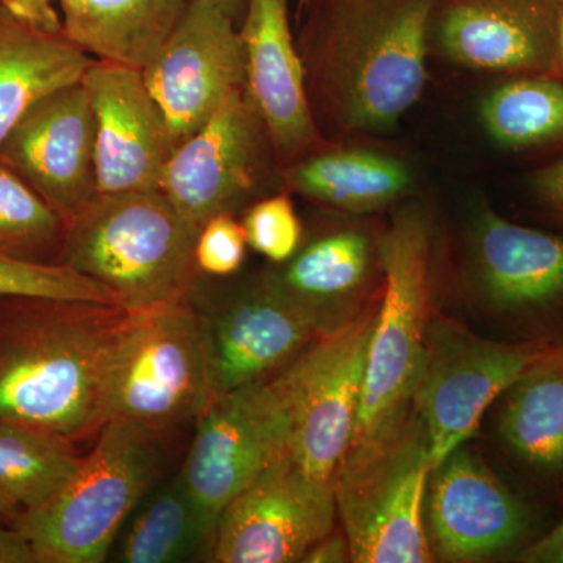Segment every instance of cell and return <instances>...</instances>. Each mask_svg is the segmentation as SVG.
<instances>
[{"label": "cell", "mask_w": 563, "mask_h": 563, "mask_svg": "<svg viewBox=\"0 0 563 563\" xmlns=\"http://www.w3.org/2000/svg\"><path fill=\"white\" fill-rule=\"evenodd\" d=\"M432 29L446 57L465 68L555 74L554 0H440Z\"/></svg>", "instance_id": "19"}, {"label": "cell", "mask_w": 563, "mask_h": 563, "mask_svg": "<svg viewBox=\"0 0 563 563\" xmlns=\"http://www.w3.org/2000/svg\"><path fill=\"white\" fill-rule=\"evenodd\" d=\"M81 84L95 113L99 195L161 190L174 144L143 70L96 60Z\"/></svg>", "instance_id": "18"}, {"label": "cell", "mask_w": 563, "mask_h": 563, "mask_svg": "<svg viewBox=\"0 0 563 563\" xmlns=\"http://www.w3.org/2000/svg\"><path fill=\"white\" fill-rule=\"evenodd\" d=\"M307 2H309V0H298V16L301 14V11L306 9Z\"/></svg>", "instance_id": "41"}, {"label": "cell", "mask_w": 563, "mask_h": 563, "mask_svg": "<svg viewBox=\"0 0 563 563\" xmlns=\"http://www.w3.org/2000/svg\"><path fill=\"white\" fill-rule=\"evenodd\" d=\"M143 77L165 114L176 150L244 87L239 24L213 0H190Z\"/></svg>", "instance_id": "13"}, {"label": "cell", "mask_w": 563, "mask_h": 563, "mask_svg": "<svg viewBox=\"0 0 563 563\" xmlns=\"http://www.w3.org/2000/svg\"><path fill=\"white\" fill-rule=\"evenodd\" d=\"M377 306L318 335L280 369L290 399L288 454L313 479L333 484L350 450L361 407Z\"/></svg>", "instance_id": "9"}, {"label": "cell", "mask_w": 563, "mask_h": 563, "mask_svg": "<svg viewBox=\"0 0 563 563\" xmlns=\"http://www.w3.org/2000/svg\"><path fill=\"white\" fill-rule=\"evenodd\" d=\"M73 440L0 421V488L21 510L51 499L79 470Z\"/></svg>", "instance_id": "28"}, {"label": "cell", "mask_w": 563, "mask_h": 563, "mask_svg": "<svg viewBox=\"0 0 563 563\" xmlns=\"http://www.w3.org/2000/svg\"><path fill=\"white\" fill-rule=\"evenodd\" d=\"M276 161L265 125L246 88L233 91L198 132L169 155L161 191L198 225L233 213L265 188Z\"/></svg>", "instance_id": "11"}, {"label": "cell", "mask_w": 563, "mask_h": 563, "mask_svg": "<svg viewBox=\"0 0 563 563\" xmlns=\"http://www.w3.org/2000/svg\"><path fill=\"white\" fill-rule=\"evenodd\" d=\"M221 7L236 24L242 21L244 9H246V0H213Z\"/></svg>", "instance_id": "40"}, {"label": "cell", "mask_w": 563, "mask_h": 563, "mask_svg": "<svg viewBox=\"0 0 563 563\" xmlns=\"http://www.w3.org/2000/svg\"><path fill=\"white\" fill-rule=\"evenodd\" d=\"M96 435L68 483L11 523L38 563L109 561L133 510L161 481L168 437L117 418L103 422Z\"/></svg>", "instance_id": "4"}, {"label": "cell", "mask_w": 563, "mask_h": 563, "mask_svg": "<svg viewBox=\"0 0 563 563\" xmlns=\"http://www.w3.org/2000/svg\"><path fill=\"white\" fill-rule=\"evenodd\" d=\"M52 2H54V0H52Z\"/></svg>", "instance_id": "42"}, {"label": "cell", "mask_w": 563, "mask_h": 563, "mask_svg": "<svg viewBox=\"0 0 563 563\" xmlns=\"http://www.w3.org/2000/svg\"><path fill=\"white\" fill-rule=\"evenodd\" d=\"M481 121L501 150L563 146V79L558 74H517L481 103Z\"/></svg>", "instance_id": "27"}, {"label": "cell", "mask_w": 563, "mask_h": 563, "mask_svg": "<svg viewBox=\"0 0 563 563\" xmlns=\"http://www.w3.org/2000/svg\"><path fill=\"white\" fill-rule=\"evenodd\" d=\"M352 562L350 542L344 531L333 529L322 537L303 555L302 563H344Z\"/></svg>", "instance_id": "36"}, {"label": "cell", "mask_w": 563, "mask_h": 563, "mask_svg": "<svg viewBox=\"0 0 563 563\" xmlns=\"http://www.w3.org/2000/svg\"><path fill=\"white\" fill-rule=\"evenodd\" d=\"M66 224L49 203L0 162V252L21 261L63 258ZM63 263V262H62Z\"/></svg>", "instance_id": "29"}, {"label": "cell", "mask_w": 563, "mask_h": 563, "mask_svg": "<svg viewBox=\"0 0 563 563\" xmlns=\"http://www.w3.org/2000/svg\"><path fill=\"white\" fill-rule=\"evenodd\" d=\"M518 562L525 563H563V520L550 532L526 547L518 554Z\"/></svg>", "instance_id": "35"}, {"label": "cell", "mask_w": 563, "mask_h": 563, "mask_svg": "<svg viewBox=\"0 0 563 563\" xmlns=\"http://www.w3.org/2000/svg\"><path fill=\"white\" fill-rule=\"evenodd\" d=\"M20 512L21 507L18 506V503L0 488V525L13 523Z\"/></svg>", "instance_id": "39"}, {"label": "cell", "mask_w": 563, "mask_h": 563, "mask_svg": "<svg viewBox=\"0 0 563 563\" xmlns=\"http://www.w3.org/2000/svg\"><path fill=\"white\" fill-rule=\"evenodd\" d=\"M18 20L40 31L62 33V18L52 5V0H0Z\"/></svg>", "instance_id": "34"}, {"label": "cell", "mask_w": 563, "mask_h": 563, "mask_svg": "<svg viewBox=\"0 0 563 563\" xmlns=\"http://www.w3.org/2000/svg\"><path fill=\"white\" fill-rule=\"evenodd\" d=\"M0 162L27 181L65 224L95 201L96 121L81 80L36 102L0 144Z\"/></svg>", "instance_id": "14"}, {"label": "cell", "mask_w": 563, "mask_h": 563, "mask_svg": "<svg viewBox=\"0 0 563 563\" xmlns=\"http://www.w3.org/2000/svg\"><path fill=\"white\" fill-rule=\"evenodd\" d=\"M128 317L114 303L0 298V421L73 442L98 433Z\"/></svg>", "instance_id": "2"}, {"label": "cell", "mask_w": 563, "mask_h": 563, "mask_svg": "<svg viewBox=\"0 0 563 563\" xmlns=\"http://www.w3.org/2000/svg\"><path fill=\"white\" fill-rule=\"evenodd\" d=\"M532 190L542 207L563 222V155L533 174Z\"/></svg>", "instance_id": "33"}, {"label": "cell", "mask_w": 563, "mask_h": 563, "mask_svg": "<svg viewBox=\"0 0 563 563\" xmlns=\"http://www.w3.org/2000/svg\"><path fill=\"white\" fill-rule=\"evenodd\" d=\"M426 523L435 561L481 562L509 553L523 542L531 529V514L462 444L432 470Z\"/></svg>", "instance_id": "15"}, {"label": "cell", "mask_w": 563, "mask_h": 563, "mask_svg": "<svg viewBox=\"0 0 563 563\" xmlns=\"http://www.w3.org/2000/svg\"><path fill=\"white\" fill-rule=\"evenodd\" d=\"M440 0H309L298 49L320 131H391L428 84Z\"/></svg>", "instance_id": "1"}, {"label": "cell", "mask_w": 563, "mask_h": 563, "mask_svg": "<svg viewBox=\"0 0 563 563\" xmlns=\"http://www.w3.org/2000/svg\"><path fill=\"white\" fill-rule=\"evenodd\" d=\"M498 431L533 472L563 476L562 344H550L503 393Z\"/></svg>", "instance_id": "25"}, {"label": "cell", "mask_w": 563, "mask_h": 563, "mask_svg": "<svg viewBox=\"0 0 563 563\" xmlns=\"http://www.w3.org/2000/svg\"><path fill=\"white\" fill-rule=\"evenodd\" d=\"M240 38L246 88L282 169L324 147L290 24V0H246Z\"/></svg>", "instance_id": "16"}, {"label": "cell", "mask_w": 563, "mask_h": 563, "mask_svg": "<svg viewBox=\"0 0 563 563\" xmlns=\"http://www.w3.org/2000/svg\"><path fill=\"white\" fill-rule=\"evenodd\" d=\"M384 274L352 443L374 435L412 406L424 362L433 285L432 225L404 209L377 240Z\"/></svg>", "instance_id": "6"}, {"label": "cell", "mask_w": 563, "mask_h": 563, "mask_svg": "<svg viewBox=\"0 0 563 563\" xmlns=\"http://www.w3.org/2000/svg\"><path fill=\"white\" fill-rule=\"evenodd\" d=\"M280 179L331 209L369 213L401 199L413 185V174L399 158L368 150H322L282 169Z\"/></svg>", "instance_id": "24"}, {"label": "cell", "mask_w": 563, "mask_h": 563, "mask_svg": "<svg viewBox=\"0 0 563 563\" xmlns=\"http://www.w3.org/2000/svg\"><path fill=\"white\" fill-rule=\"evenodd\" d=\"M198 235L161 190L99 195L66 224L62 262L125 312H147L191 298Z\"/></svg>", "instance_id": "3"}, {"label": "cell", "mask_w": 563, "mask_h": 563, "mask_svg": "<svg viewBox=\"0 0 563 563\" xmlns=\"http://www.w3.org/2000/svg\"><path fill=\"white\" fill-rule=\"evenodd\" d=\"M62 33L96 60L143 70L190 0H58Z\"/></svg>", "instance_id": "22"}, {"label": "cell", "mask_w": 563, "mask_h": 563, "mask_svg": "<svg viewBox=\"0 0 563 563\" xmlns=\"http://www.w3.org/2000/svg\"><path fill=\"white\" fill-rule=\"evenodd\" d=\"M377 262V242L365 232L343 229L299 247L265 277L324 335L365 309L363 298Z\"/></svg>", "instance_id": "21"}, {"label": "cell", "mask_w": 563, "mask_h": 563, "mask_svg": "<svg viewBox=\"0 0 563 563\" xmlns=\"http://www.w3.org/2000/svg\"><path fill=\"white\" fill-rule=\"evenodd\" d=\"M0 563H38L31 544L11 525H0Z\"/></svg>", "instance_id": "37"}, {"label": "cell", "mask_w": 563, "mask_h": 563, "mask_svg": "<svg viewBox=\"0 0 563 563\" xmlns=\"http://www.w3.org/2000/svg\"><path fill=\"white\" fill-rule=\"evenodd\" d=\"M9 296L114 303L113 296L102 285L81 276L65 263L21 261L0 252V298Z\"/></svg>", "instance_id": "30"}, {"label": "cell", "mask_w": 563, "mask_h": 563, "mask_svg": "<svg viewBox=\"0 0 563 563\" xmlns=\"http://www.w3.org/2000/svg\"><path fill=\"white\" fill-rule=\"evenodd\" d=\"M242 224L247 246L276 265L290 261L301 247V220L287 195L266 196L252 203Z\"/></svg>", "instance_id": "31"}, {"label": "cell", "mask_w": 563, "mask_h": 563, "mask_svg": "<svg viewBox=\"0 0 563 563\" xmlns=\"http://www.w3.org/2000/svg\"><path fill=\"white\" fill-rule=\"evenodd\" d=\"M247 240L242 221L233 213L211 218L199 229L196 242V263L202 276H232L246 258Z\"/></svg>", "instance_id": "32"}, {"label": "cell", "mask_w": 563, "mask_h": 563, "mask_svg": "<svg viewBox=\"0 0 563 563\" xmlns=\"http://www.w3.org/2000/svg\"><path fill=\"white\" fill-rule=\"evenodd\" d=\"M431 473L428 433L413 404L351 444L332 485L352 562L435 561L426 523Z\"/></svg>", "instance_id": "5"}, {"label": "cell", "mask_w": 563, "mask_h": 563, "mask_svg": "<svg viewBox=\"0 0 563 563\" xmlns=\"http://www.w3.org/2000/svg\"><path fill=\"white\" fill-rule=\"evenodd\" d=\"M195 302L206 321L214 395L269 379L318 336L265 274L213 306Z\"/></svg>", "instance_id": "17"}, {"label": "cell", "mask_w": 563, "mask_h": 563, "mask_svg": "<svg viewBox=\"0 0 563 563\" xmlns=\"http://www.w3.org/2000/svg\"><path fill=\"white\" fill-rule=\"evenodd\" d=\"M555 2V36H558V54H555V74L563 79V0Z\"/></svg>", "instance_id": "38"}, {"label": "cell", "mask_w": 563, "mask_h": 563, "mask_svg": "<svg viewBox=\"0 0 563 563\" xmlns=\"http://www.w3.org/2000/svg\"><path fill=\"white\" fill-rule=\"evenodd\" d=\"M290 431L280 372L211 398L179 473L214 532L225 506L287 451Z\"/></svg>", "instance_id": "10"}, {"label": "cell", "mask_w": 563, "mask_h": 563, "mask_svg": "<svg viewBox=\"0 0 563 563\" xmlns=\"http://www.w3.org/2000/svg\"><path fill=\"white\" fill-rule=\"evenodd\" d=\"M214 529L180 473L158 483L124 525L110 561L121 563L210 562Z\"/></svg>", "instance_id": "26"}, {"label": "cell", "mask_w": 563, "mask_h": 563, "mask_svg": "<svg viewBox=\"0 0 563 563\" xmlns=\"http://www.w3.org/2000/svg\"><path fill=\"white\" fill-rule=\"evenodd\" d=\"M95 62L63 33L25 24L0 3V144L36 102L80 81Z\"/></svg>", "instance_id": "23"}, {"label": "cell", "mask_w": 563, "mask_h": 563, "mask_svg": "<svg viewBox=\"0 0 563 563\" xmlns=\"http://www.w3.org/2000/svg\"><path fill=\"white\" fill-rule=\"evenodd\" d=\"M548 346L495 342L448 318H432L412 399L428 433L432 470L468 442L485 410Z\"/></svg>", "instance_id": "8"}, {"label": "cell", "mask_w": 563, "mask_h": 563, "mask_svg": "<svg viewBox=\"0 0 563 563\" xmlns=\"http://www.w3.org/2000/svg\"><path fill=\"white\" fill-rule=\"evenodd\" d=\"M206 321L195 299L129 313L111 361L106 422L125 420L169 437L213 398Z\"/></svg>", "instance_id": "7"}, {"label": "cell", "mask_w": 563, "mask_h": 563, "mask_svg": "<svg viewBox=\"0 0 563 563\" xmlns=\"http://www.w3.org/2000/svg\"><path fill=\"white\" fill-rule=\"evenodd\" d=\"M472 266L496 313L533 317L563 307V236L517 224L490 209L473 225Z\"/></svg>", "instance_id": "20"}, {"label": "cell", "mask_w": 563, "mask_h": 563, "mask_svg": "<svg viewBox=\"0 0 563 563\" xmlns=\"http://www.w3.org/2000/svg\"><path fill=\"white\" fill-rule=\"evenodd\" d=\"M336 518L333 485L310 477L285 451L222 510L210 562H302Z\"/></svg>", "instance_id": "12"}]
</instances>
